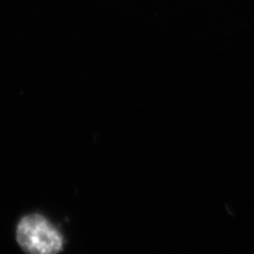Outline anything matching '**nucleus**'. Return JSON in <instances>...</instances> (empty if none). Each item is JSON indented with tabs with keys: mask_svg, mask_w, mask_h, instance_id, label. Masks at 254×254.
<instances>
[{
	"mask_svg": "<svg viewBox=\"0 0 254 254\" xmlns=\"http://www.w3.org/2000/svg\"><path fill=\"white\" fill-rule=\"evenodd\" d=\"M17 242L27 254H58L64 247L59 230L39 214H31L19 221Z\"/></svg>",
	"mask_w": 254,
	"mask_h": 254,
	"instance_id": "1",
	"label": "nucleus"
}]
</instances>
